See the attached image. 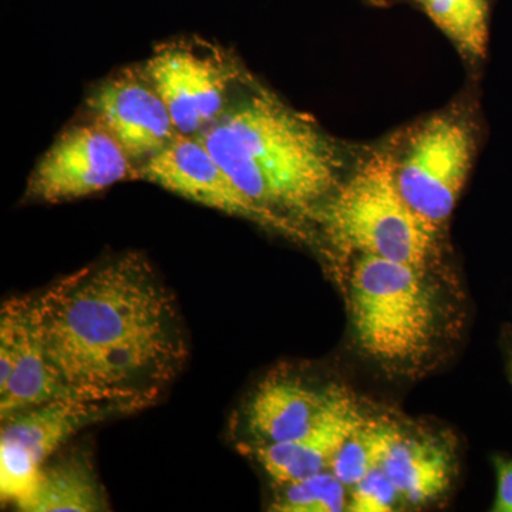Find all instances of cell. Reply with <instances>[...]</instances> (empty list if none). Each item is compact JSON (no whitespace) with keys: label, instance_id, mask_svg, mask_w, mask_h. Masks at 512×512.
Returning <instances> with one entry per match:
<instances>
[{"label":"cell","instance_id":"cell-1","mask_svg":"<svg viewBox=\"0 0 512 512\" xmlns=\"http://www.w3.org/2000/svg\"><path fill=\"white\" fill-rule=\"evenodd\" d=\"M35 319L57 375L92 399L153 404L188 357L173 293L134 252L64 276L35 298Z\"/></svg>","mask_w":512,"mask_h":512},{"label":"cell","instance_id":"cell-2","mask_svg":"<svg viewBox=\"0 0 512 512\" xmlns=\"http://www.w3.org/2000/svg\"><path fill=\"white\" fill-rule=\"evenodd\" d=\"M201 143L239 190L279 227L281 214L312 217L340 184L342 158L312 120L265 90L239 97Z\"/></svg>","mask_w":512,"mask_h":512},{"label":"cell","instance_id":"cell-3","mask_svg":"<svg viewBox=\"0 0 512 512\" xmlns=\"http://www.w3.org/2000/svg\"><path fill=\"white\" fill-rule=\"evenodd\" d=\"M315 214L339 247L420 269L429 266L440 232L404 200L396 157L387 151L360 163Z\"/></svg>","mask_w":512,"mask_h":512},{"label":"cell","instance_id":"cell-4","mask_svg":"<svg viewBox=\"0 0 512 512\" xmlns=\"http://www.w3.org/2000/svg\"><path fill=\"white\" fill-rule=\"evenodd\" d=\"M350 312L359 348L382 365L423 362L439 333V306L426 269L360 255L350 275Z\"/></svg>","mask_w":512,"mask_h":512},{"label":"cell","instance_id":"cell-5","mask_svg":"<svg viewBox=\"0 0 512 512\" xmlns=\"http://www.w3.org/2000/svg\"><path fill=\"white\" fill-rule=\"evenodd\" d=\"M473 130L451 114L424 121L396 157V181L404 200L434 228L453 214L473 167Z\"/></svg>","mask_w":512,"mask_h":512},{"label":"cell","instance_id":"cell-6","mask_svg":"<svg viewBox=\"0 0 512 512\" xmlns=\"http://www.w3.org/2000/svg\"><path fill=\"white\" fill-rule=\"evenodd\" d=\"M140 67L183 136H200L234 101L239 72L220 50L165 43Z\"/></svg>","mask_w":512,"mask_h":512},{"label":"cell","instance_id":"cell-7","mask_svg":"<svg viewBox=\"0 0 512 512\" xmlns=\"http://www.w3.org/2000/svg\"><path fill=\"white\" fill-rule=\"evenodd\" d=\"M138 178V165L106 128L89 119L64 130L30 174L26 198L80 200Z\"/></svg>","mask_w":512,"mask_h":512},{"label":"cell","instance_id":"cell-8","mask_svg":"<svg viewBox=\"0 0 512 512\" xmlns=\"http://www.w3.org/2000/svg\"><path fill=\"white\" fill-rule=\"evenodd\" d=\"M83 396L57 375L35 319V298L15 296L0 311V419Z\"/></svg>","mask_w":512,"mask_h":512},{"label":"cell","instance_id":"cell-9","mask_svg":"<svg viewBox=\"0 0 512 512\" xmlns=\"http://www.w3.org/2000/svg\"><path fill=\"white\" fill-rule=\"evenodd\" d=\"M87 109L138 167L178 136L167 104L141 67L120 70L97 84Z\"/></svg>","mask_w":512,"mask_h":512},{"label":"cell","instance_id":"cell-10","mask_svg":"<svg viewBox=\"0 0 512 512\" xmlns=\"http://www.w3.org/2000/svg\"><path fill=\"white\" fill-rule=\"evenodd\" d=\"M138 178L211 210L281 228L239 190L198 137L178 134L138 167Z\"/></svg>","mask_w":512,"mask_h":512},{"label":"cell","instance_id":"cell-11","mask_svg":"<svg viewBox=\"0 0 512 512\" xmlns=\"http://www.w3.org/2000/svg\"><path fill=\"white\" fill-rule=\"evenodd\" d=\"M352 402L336 386L318 389L292 377H268L249 397L245 426L256 443L301 439Z\"/></svg>","mask_w":512,"mask_h":512},{"label":"cell","instance_id":"cell-12","mask_svg":"<svg viewBox=\"0 0 512 512\" xmlns=\"http://www.w3.org/2000/svg\"><path fill=\"white\" fill-rule=\"evenodd\" d=\"M134 399H64L33 407L2 421L0 439L15 441L45 466L80 430L148 406Z\"/></svg>","mask_w":512,"mask_h":512},{"label":"cell","instance_id":"cell-13","mask_svg":"<svg viewBox=\"0 0 512 512\" xmlns=\"http://www.w3.org/2000/svg\"><path fill=\"white\" fill-rule=\"evenodd\" d=\"M363 420L355 402L330 416L301 439L282 443H255L252 454L268 477L278 484L298 483L329 470L343 441Z\"/></svg>","mask_w":512,"mask_h":512},{"label":"cell","instance_id":"cell-14","mask_svg":"<svg viewBox=\"0 0 512 512\" xmlns=\"http://www.w3.org/2000/svg\"><path fill=\"white\" fill-rule=\"evenodd\" d=\"M382 468L402 500L421 505L446 493L453 476V458L439 441L410 436L393 424Z\"/></svg>","mask_w":512,"mask_h":512},{"label":"cell","instance_id":"cell-15","mask_svg":"<svg viewBox=\"0 0 512 512\" xmlns=\"http://www.w3.org/2000/svg\"><path fill=\"white\" fill-rule=\"evenodd\" d=\"M22 512H101L110 510L106 490L89 454L70 451L46 463L35 493L19 504Z\"/></svg>","mask_w":512,"mask_h":512},{"label":"cell","instance_id":"cell-16","mask_svg":"<svg viewBox=\"0 0 512 512\" xmlns=\"http://www.w3.org/2000/svg\"><path fill=\"white\" fill-rule=\"evenodd\" d=\"M437 28L471 59L487 56L490 8L487 0H420Z\"/></svg>","mask_w":512,"mask_h":512},{"label":"cell","instance_id":"cell-17","mask_svg":"<svg viewBox=\"0 0 512 512\" xmlns=\"http://www.w3.org/2000/svg\"><path fill=\"white\" fill-rule=\"evenodd\" d=\"M393 424L383 420H363L343 441L329 470L346 487H353L370 471L382 467L389 447Z\"/></svg>","mask_w":512,"mask_h":512},{"label":"cell","instance_id":"cell-18","mask_svg":"<svg viewBox=\"0 0 512 512\" xmlns=\"http://www.w3.org/2000/svg\"><path fill=\"white\" fill-rule=\"evenodd\" d=\"M349 487L330 470L322 471L298 483L282 485L271 510L278 512L348 511Z\"/></svg>","mask_w":512,"mask_h":512},{"label":"cell","instance_id":"cell-19","mask_svg":"<svg viewBox=\"0 0 512 512\" xmlns=\"http://www.w3.org/2000/svg\"><path fill=\"white\" fill-rule=\"evenodd\" d=\"M42 464L15 441L0 439V495L3 504L18 507L35 493Z\"/></svg>","mask_w":512,"mask_h":512},{"label":"cell","instance_id":"cell-20","mask_svg":"<svg viewBox=\"0 0 512 512\" xmlns=\"http://www.w3.org/2000/svg\"><path fill=\"white\" fill-rule=\"evenodd\" d=\"M400 500L399 491L383 468L379 467L350 487L348 511L389 512L396 508Z\"/></svg>","mask_w":512,"mask_h":512},{"label":"cell","instance_id":"cell-21","mask_svg":"<svg viewBox=\"0 0 512 512\" xmlns=\"http://www.w3.org/2000/svg\"><path fill=\"white\" fill-rule=\"evenodd\" d=\"M495 474H497V491L493 511L512 512V458L495 457Z\"/></svg>","mask_w":512,"mask_h":512},{"label":"cell","instance_id":"cell-22","mask_svg":"<svg viewBox=\"0 0 512 512\" xmlns=\"http://www.w3.org/2000/svg\"><path fill=\"white\" fill-rule=\"evenodd\" d=\"M508 370H510V377L512 382V350L510 353V359H508Z\"/></svg>","mask_w":512,"mask_h":512}]
</instances>
